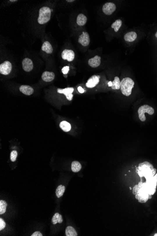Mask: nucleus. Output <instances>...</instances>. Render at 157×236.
<instances>
[{"label":"nucleus","instance_id":"obj_1","mask_svg":"<svg viewBox=\"0 0 157 236\" xmlns=\"http://www.w3.org/2000/svg\"><path fill=\"white\" fill-rule=\"evenodd\" d=\"M136 173L140 178L144 177L146 180L154 177L157 173V169L154 168L151 164L147 161H145L139 164L138 167L136 168Z\"/></svg>","mask_w":157,"mask_h":236},{"label":"nucleus","instance_id":"obj_2","mask_svg":"<svg viewBox=\"0 0 157 236\" xmlns=\"http://www.w3.org/2000/svg\"><path fill=\"white\" fill-rule=\"evenodd\" d=\"M135 83L129 77H126L122 80L120 84V90L125 96H129L131 94L132 90L134 88Z\"/></svg>","mask_w":157,"mask_h":236},{"label":"nucleus","instance_id":"obj_3","mask_svg":"<svg viewBox=\"0 0 157 236\" xmlns=\"http://www.w3.org/2000/svg\"><path fill=\"white\" fill-rule=\"evenodd\" d=\"M51 17V10L47 7H43L40 9L39 15L38 18V22L40 24L42 25L48 22Z\"/></svg>","mask_w":157,"mask_h":236},{"label":"nucleus","instance_id":"obj_4","mask_svg":"<svg viewBox=\"0 0 157 236\" xmlns=\"http://www.w3.org/2000/svg\"><path fill=\"white\" fill-rule=\"evenodd\" d=\"M139 118L142 122H144L146 120V117L145 116V113H148L149 115H154V108L148 105H144L140 107L138 110Z\"/></svg>","mask_w":157,"mask_h":236},{"label":"nucleus","instance_id":"obj_5","mask_svg":"<svg viewBox=\"0 0 157 236\" xmlns=\"http://www.w3.org/2000/svg\"><path fill=\"white\" fill-rule=\"evenodd\" d=\"M12 70V65L9 61H5L0 65V73L3 75L9 74Z\"/></svg>","mask_w":157,"mask_h":236},{"label":"nucleus","instance_id":"obj_6","mask_svg":"<svg viewBox=\"0 0 157 236\" xmlns=\"http://www.w3.org/2000/svg\"><path fill=\"white\" fill-rule=\"evenodd\" d=\"M116 7L115 4L113 3H107L104 4L103 6V11L105 14L110 15L115 11Z\"/></svg>","mask_w":157,"mask_h":236},{"label":"nucleus","instance_id":"obj_7","mask_svg":"<svg viewBox=\"0 0 157 236\" xmlns=\"http://www.w3.org/2000/svg\"><path fill=\"white\" fill-rule=\"evenodd\" d=\"M62 58L64 60L71 62L74 61L75 58V54L74 51L71 49H65L62 53Z\"/></svg>","mask_w":157,"mask_h":236},{"label":"nucleus","instance_id":"obj_8","mask_svg":"<svg viewBox=\"0 0 157 236\" xmlns=\"http://www.w3.org/2000/svg\"><path fill=\"white\" fill-rule=\"evenodd\" d=\"M78 42L82 46H88L90 42V36L87 32H83L78 38Z\"/></svg>","mask_w":157,"mask_h":236},{"label":"nucleus","instance_id":"obj_9","mask_svg":"<svg viewBox=\"0 0 157 236\" xmlns=\"http://www.w3.org/2000/svg\"><path fill=\"white\" fill-rule=\"evenodd\" d=\"M74 88L71 87V88H66L64 89H59V88L58 89L57 91H58V93H59L64 94L66 97V99L70 101V100H72V98H73L72 93L74 92Z\"/></svg>","mask_w":157,"mask_h":236},{"label":"nucleus","instance_id":"obj_10","mask_svg":"<svg viewBox=\"0 0 157 236\" xmlns=\"http://www.w3.org/2000/svg\"><path fill=\"white\" fill-rule=\"evenodd\" d=\"M100 77L99 76L94 75L90 78L88 80L87 83H86V86L88 88H92L96 86L99 82V79Z\"/></svg>","mask_w":157,"mask_h":236},{"label":"nucleus","instance_id":"obj_11","mask_svg":"<svg viewBox=\"0 0 157 236\" xmlns=\"http://www.w3.org/2000/svg\"><path fill=\"white\" fill-rule=\"evenodd\" d=\"M22 67L26 72H30L33 69V65L31 59L25 58L22 61Z\"/></svg>","mask_w":157,"mask_h":236},{"label":"nucleus","instance_id":"obj_12","mask_svg":"<svg viewBox=\"0 0 157 236\" xmlns=\"http://www.w3.org/2000/svg\"><path fill=\"white\" fill-rule=\"evenodd\" d=\"M88 65L93 68H96L99 66L101 64V57L97 55L88 60Z\"/></svg>","mask_w":157,"mask_h":236},{"label":"nucleus","instance_id":"obj_13","mask_svg":"<svg viewBox=\"0 0 157 236\" xmlns=\"http://www.w3.org/2000/svg\"><path fill=\"white\" fill-rule=\"evenodd\" d=\"M42 78L45 82H51L55 78V74L53 72L45 71L42 74Z\"/></svg>","mask_w":157,"mask_h":236},{"label":"nucleus","instance_id":"obj_14","mask_svg":"<svg viewBox=\"0 0 157 236\" xmlns=\"http://www.w3.org/2000/svg\"><path fill=\"white\" fill-rule=\"evenodd\" d=\"M137 36V33L135 32L132 31L126 33L124 36V39L128 42H132L136 39Z\"/></svg>","mask_w":157,"mask_h":236},{"label":"nucleus","instance_id":"obj_15","mask_svg":"<svg viewBox=\"0 0 157 236\" xmlns=\"http://www.w3.org/2000/svg\"><path fill=\"white\" fill-rule=\"evenodd\" d=\"M19 90L26 95H32L33 93V88L28 85H21L20 87Z\"/></svg>","mask_w":157,"mask_h":236},{"label":"nucleus","instance_id":"obj_16","mask_svg":"<svg viewBox=\"0 0 157 236\" xmlns=\"http://www.w3.org/2000/svg\"><path fill=\"white\" fill-rule=\"evenodd\" d=\"M42 49L48 54H51L53 52V48L48 41H46L43 43L42 45Z\"/></svg>","mask_w":157,"mask_h":236},{"label":"nucleus","instance_id":"obj_17","mask_svg":"<svg viewBox=\"0 0 157 236\" xmlns=\"http://www.w3.org/2000/svg\"><path fill=\"white\" fill-rule=\"evenodd\" d=\"M87 21V17L83 14H78L77 17V24L80 26H83L86 24Z\"/></svg>","mask_w":157,"mask_h":236},{"label":"nucleus","instance_id":"obj_18","mask_svg":"<svg viewBox=\"0 0 157 236\" xmlns=\"http://www.w3.org/2000/svg\"><path fill=\"white\" fill-rule=\"evenodd\" d=\"M63 218L59 213H56L52 218L51 222L53 224H56L58 223H63Z\"/></svg>","mask_w":157,"mask_h":236},{"label":"nucleus","instance_id":"obj_19","mask_svg":"<svg viewBox=\"0 0 157 236\" xmlns=\"http://www.w3.org/2000/svg\"><path fill=\"white\" fill-rule=\"evenodd\" d=\"M71 169L72 172L74 173H77L81 170V164L78 161H73L72 163Z\"/></svg>","mask_w":157,"mask_h":236},{"label":"nucleus","instance_id":"obj_20","mask_svg":"<svg viewBox=\"0 0 157 236\" xmlns=\"http://www.w3.org/2000/svg\"><path fill=\"white\" fill-rule=\"evenodd\" d=\"M60 127L61 128L63 131L65 132H68L70 131L71 129V126L69 123L66 121H62L60 123Z\"/></svg>","mask_w":157,"mask_h":236},{"label":"nucleus","instance_id":"obj_21","mask_svg":"<svg viewBox=\"0 0 157 236\" xmlns=\"http://www.w3.org/2000/svg\"><path fill=\"white\" fill-rule=\"evenodd\" d=\"M65 235L66 236H77L75 229L72 226H68L65 230Z\"/></svg>","mask_w":157,"mask_h":236},{"label":"nucleus","instance_id":"obj_22","mask_svg":"<svg viewBox=\"0 0 157 236\" xmlns=\"http://www.w3.org/2000/svg\"><path fill=\"white\" fill-rule=\"evenodd\" d=\"M112 84H113V85L111 87L113 90H119V89H120L121 82L120 81L119 77H115L114 80L113 82H112Z\"/></svg>","mask_w":157,"mask_h":236},{"label":"nucleus","instance_id":"obj_23","mask_svg":"<svg viewBox=\"0 0 157 236\" xmlns=\"http://www.w3.org/2000/svg\"><path fill=\"white\" fill-rule=\"evenodd\" d=\"M65 188L64 186L59 185L56 190V195L58 198L61 197L65 191Z\"/></svg>","mask_w":157,"mask_h":236},{"label":"nucleus","instance_id":"obj_24","mask_svg":"<svg viewBox=\"0 0 157 236\" xmlns=\"http://www.w3.org/2000/svg\"><path fill=\"white\" fill-rule=\"evenodd\" d=\"M122 22L121 20L117 19L112 24L111 27H112V29H114V31L115 32H117L119 30V29L122 26Z\"/></svg>","mask_w":157,"mask_h":236},{"label":"nucleus","instance_id":"obj_25","mask_svg":"<svg viewBox=\"0 0 157 236\" xmlns=\"http://www.w3.org/2000/svg\"><path fill=\"white\" fill-rule=\"evenodd\" d=\"M7 207V204L6 202L4 200L0 201V214H3L5 213L6 211V208Z\"/></svg>","mask_w":157,"mask_h":236},{"label":"nucleus","instance_id":"obj_26","mask_svg":"<svg viewBox=\"0 0 157 236\" xmlns=\"http://www.w3.org/2000/svg\"><path fill=\"white\" fill-rule=\"evenodd\" d=\"M17 152L16 150H13L11 151L10 155V159L12 162H15L16 161V159L17 157Z\"/></svg>","mask_w":157,"mask_h":236},{"label":"nucleus","instance_id":"obj_27","mask_svg":"<svg viewBox=\"0 0 157 236\" xmlns=\"http://www.w3.org/2000/svg\"><path fill=\"white\" fill-rule=\"evenodd\" d=\"M5 226H6V223H5V221L1 218L0 219V230H3L5 228Z\"/></svg>","mask_w":157,"mask_h":236},{"label":"nucleus","instance_id":"obj_28","mask_svg":"<svg viewBox=\"0 0 157 236\" xmlns=\"http://www.w3.org/2000/svg\"><path fill=\"white\" fill-rule=\"evenodd\" d=\"M139 189H140V188H139L138 185H135L133 189V194L134 195L138 194Z\"/></svg>","mask_w":157,"mask_h":236},{"label":"nucleus","instance_id":"obj_29","mask_svg":"<svg viewBox=\"0 0 157 236\" xmlns=\"http://www.w3.org/2000/svg\"><path fill=\"white\" fill-rule=\"evenodd\" d=\"M69 67H68V66H65V67H64V68H62V73H63L64 74H67L68 71H69Z\"/></svg>","mask_w":157,"mask_h":236},{"label":"nucleus","instance_id":"obj_30","mask_svg":"<svg viewBox=\"0 0 157 236\" xmlns=\"http://www.w3.org/2000/svg\"><path fill=\"white\" fill-rule=\"evenodd\" d=\"M42 234L40 231H36L33 233L31 236H42Z\"/></svg>","mask_w":157,"mask_h":236},{"label":"nucleus","instance_id":"obj_31","mask_svg":"<svg viewBox=\"0 0 157 236\" xmlns=\"http://www.w3.org/2000/svg\"><path fill=\"white\" fill-rule=\"evenodd\" d=\"M78 90L79 93H84V91H85L84 90V89L81 86L78 87Z\"/></svg>","mask_w":157,"mask_h":236},{"label":"nucleus","instance_id":"obj_32","mask_svg":"<svg viewBox=\"0 0 157 236\" xmlns=\"http://www.w3.org/2000/svg\"><path fill=\"white\" fill-rule=\"evenodd\" d=\"M142 183H143V182H142V181H140V182H139L138 184V186L139 188H141L142 187Z\"/></svg>","mask_w":157,"mask_h":236},{"label":"nucleus","instance_id":"obj_33","mask_svg":"<svg viewBox=\"0 0 157 236\" xmlns=\"http://www.w3.org/2000/svg\"><path fill=\"white\" fill-rule=\"evenodd\" d=\"M108 86H109L110 87H112V85H113V84H112V82H110H110H109V83H108Z\"/></svg>","mask_w":157,"mask_h":236},{"label":"nucleus","instance_id":"obj_34","mask_svg":"<svg viewBox=\"0 0 157 236\" xmlns=\"http://www.w3.org/2000/svg\"><path fill=\"white\" fill-rule=\"evenodd\" d=\"M74 1V0H67L66 1H67V2H72V1Z\"/></svg>","mask_w":157,"mask_h":236},{"label":"nucleus","instance_id":"obj_35","mask_svg":"<svg viewBox=\"0 0 157 236\" xmlns=\"http://www.w3.org/2000/svg\"><path fill=\"white\" fill-rule=\"evenodd\" d=\"M155 36L156 38H157V32H156V33H155Z\"/></svg>","mask_w":157,"mask_h":236},{"label":"nucleus","instance_id":"obj_36","mask_svg":"<svg viewBox=\"0 0 157 236\" xmlns=\"http://www.w3.org/2000/svg\"><path fill=\"white\" fill-rule=\"evenodd\" d=\"M13 1V0H11V1H11V2H14V1Z\"/></svg>","mask_w":157,"mask_h":236},{"label":"nucleus","instance_id":"obj_37","mask_svg":"<svg viewBox=\"0 0 157 236\" xmlns=\"http://www.w3.org/2000/svg\"><path fill=\"white\" fill-rule=\"evenodd\" d=\"M154 236H157V233L155 234Z\"/></svg>","mask_w":157,"mask_h":236},{"label":"nucleus","instance_id":"obj_38","mask_svg":"<svg viewBox=\"0 0 157 236\" xmlns=\"http://www.w3.org/2000/svg\"><path fill=\"white\" fill-rule=\"evenodd\" d=\"M129 189H131V187H130V188H129Z\"/></svg>","mask_w":157,"mask_h":236}]
</instances>
